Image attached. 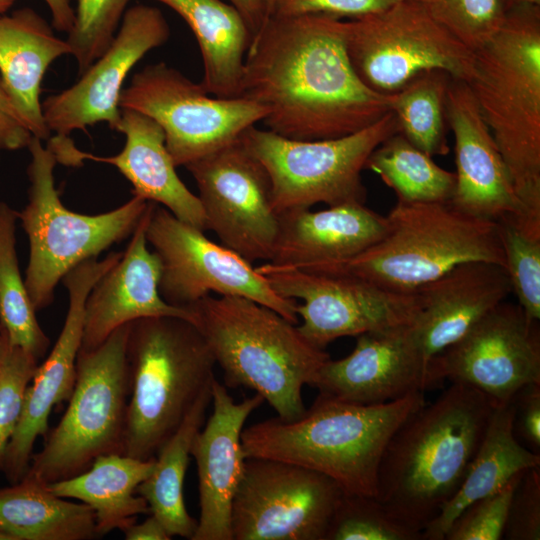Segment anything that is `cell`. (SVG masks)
<instances>
[{"label": "cell", "mask_w": 540, "mask_h": 540, "mask_svg": "<svg viewBox=\"0 0 540 540\" xmlns=\"http://www.w3.org/2000/svg\"><path fill=\"white\" fill-rule=\"evenodd\" d=\"M347 21L275 16L252 38L238 98L267 109L268 130L293 140L358 132L391 111L392 94L368 88L346 50Z\"/></svg>", "instance_id": "cell-1"}, {"label": "cell", "mask_w": 540, "mask_h": 540, "mask_svg": "<svg viewBox=\"0 0 540 540\" xmlns=\"http://www.w3.org/2000/svg\"><path fill=\"white\" fill-rule=\"evenodd\" d=\"M498 403L452 382L396 429L382 455L376 498L421 533L459 488Z\"/></svg>", "instance_id": "cell-2"}, {"label": "cell", "mask_w": 540, "mask_h": 540, "mask_svg": "<svg viewBox=\"0 0 540 540\" xmlns=\"http://www.w3.org/2000/svg\"><path fill=\"white\" fill-rule=\"evenodd\" d=\"M425 403L423 391L371 405L319 393L298 418L253 424L243 429L241 441L247 457L296 464L326 475L347 494L376 497L390 438Z\"/></svg>", "instance_id": "cell-3"}, {"label": "cell", "mask_w": 540, "mask_h": 540, "mask_svg": "<svg viewBox=\"0 0 540 540\" xmlns=\"http://www.w3.org/2000/svg\"><path fill=\"white\" fill-rule=\"evenodd\" d=\"M229 387L254 390L291 421L304 413L302 390L330 359L297 325L252 299L207 295L185 307Z\"/></svg>", "instance_id": "cell-4"}, {"label": "cell", "mask_w": 540, "mask_h": 540, "mask_svg": "<svg viewBox=\"0 0 540 540\" xmlns=\"http://www.w3.org/2000/svg\"><path fill=\"white\" fill-rule=\"evenodd\" d=\"M469 86L524 210L540 212V6L507 11L474 51Z\"/></svg>", "instance_id": "cell-5"}, {"label": "cell", "mask_w": 540, "mask_h": 540, "mask_svg": "<svg viewBox=\"0 0 540 540\" xmlns=\"http://www.w3.org/2000/svg\"><path fill=\"white\" fill-rule=\"evenodd\" d=\"M130 392L124 454L155 458L215 379L212 352L198 328L176 316L130 323Z\"/></svg>", "instance_id": "cell-6"}, {"label": "cell", "mask_w": 540, "mask_h": 540, "mask_svg": "<svg viewBox=\"0 0 540 540\" xmlns=\"http://www.w3.org/2000/svg\"><path fill=\"white\" fill-rule=\"evenodd\" d=\"M386 217L388 231L381 240L322 274H346L391 292L412 293L462 263L505 267L496 221L461 212L449 202L399 200Z\"/></svg>", "instance_id": "cell-7"}, {"label": "cell", "mask_w": 540, "mask_h": 540, "mask_svg": "<svg viewBox=\"0 0 540 540\" xmlns=\"http://www.w3.org/2000/svg\"><path fill=\"white\" fill-rule=\"evenodd\" d=\"M27 148L31 155L28 201L17 214L29 242L24 281L35 310L40 311L53 302L55 288L68 271L132 235L149 201L132 196L105 213L73 212L55 187L58 161L52 149L36 137Z\"/></svg>", "instance_id": "cell-8"}, {"label": "cell", "mask_w": 540, "mask_h": 540, "mask_svg": "<svg viewBox=\"0 0 540 540\" xmlns=\"http://www.w3.org/2000/svg\"><path fill=\"white\" fill-rule=\"evenodd\" d=\"M129 326L116 329L95 349L79 350L68 407L33 454L28 474L51 483L87 470L99 456L124 454Z\"/></svg>", "instance_id": "cell-9"}, {"label": "cell", "mask_w": 540, "mask_h": 540, "mask_svg": "<svg viewBox=\"0 0 540 540\" xmlns=\"http://www.w3.org/2000/svg\"><path fill=\"white\" fill-rule=\"evenodd\" d=\"M397 132L398 122L390 111L374 124L339 138L293 140L254 125L240 139L266 168L272 205L280 215L317 203L365 204L361 172L374 149Z\"/></svg>", "instance_id": "cell-10"}, {"label": "cell", "mask_w": 540, "mask_h": 540, "mask_svg": "<svg viewBox=\"0 0 540 540\" xmlns=\"http://www.w3.org/2000/svg\"><path fill=\"white\" fill-rule=\"evenodd\" d=\"M346 50L359 79L391 94L422 71L440 69L467 81L474 51L437 22L419 0L347 21Z\"/></svg>", "instance_id": "cell-11"}, {"label": "cell", "mask_w": 540, "mask_h": 540, "mask_svg": "<svg viewBox=\"0 0 540 540\" xmlns=\"http://www.w3.org/2000/svg\"><path fill=\"white\" fill-rule=\"evenodd\" d=\"M119 106L141 112L161 126L176 167L232 143L267 115L256 102L211 96L201 83L163 62L135 73L122 90Z\"/></svg>", "instance_id": "cell-12"}, {"label": "cell", "mask_w": 540, "mask_h": 540, "mask_svg": "<svg viewBox=\"0 0 540 540\" xmlns=\"http://www.w3.org/2000/svg\"><path fill=\"white\" fill-rule=\"evenodd\" d=\"M145 233L161 262L159 292L167 303L185 308L213 292L242 296L298 325L296 300L277 294L253 263L165 207L150 201Z\"/></svg>", "instance_id": "cell-13"}, {"label": "cell", "mask_w": 540, "mask_h": 540, "mask_svg": "<svg viewBox=\"0 0 540 540\" xmlns=\"http://www.w3.org/2000/svg\"><path fill=\"white\" fill-rule=\"evenodd\" d=\"M344 493L314 470L247 457L232 504V540H325Z\"/></svg>", "instance_id": "cell-14"}, {"label": "cell", "mask_w": 540, "mask_h": 540, "mask_svg": "<svg viewBox=\"0 0 540 540\" xmlns=\"http://www.w3.org/2000/svg\"><path fill=\"white\" fill-rule=\"evenodd\" d=\"M280 296L302 300L300 333L324 349L332 341L411 323L415 292L398 293L346 274H322L264 263L256 267Z\"/></svg>", "instance_id": "cell-15"}, {"label": "cell", "mask_w": 540, "mask_h": 540, "mask_svg": "<svg viewBox=\"0 0 540 540\" xmlns=\"http://www.w3.org/2000/svg\"><path fill=\"white\" fill-rule=\"evenodd\" d=\"M185 167L197 185L206 229L249 262H268L279 230L272 183L240 137Z\"/></svg>", "instance_id": "cell-16"}, {"label": "cell", "mask_w": 540, "mask_h": 540, "mask_svg": "<svg viewBox=\"0 0 540 540\" xmlns=\"http://www.w3.org/2000/svg\"><path fill=\"white\" fill-rule=\"evenodd\" d=\"M433 386L450 380L483 392L498 404L540 383V327L517 304L501 302L455 343L434 356Z\"/></svg>", "instance_id": "cell-17"}, {"label": "cell", "mask_w": 540, "mask_h": 540, "mask_svg": "<svg viewBox=\"0 0 540 540\" xmlns=\"http://www.w3.org/2000/svg\"><path fill=\"white\" fill-rule=\"evenodd\" d=\"M170 36L169 25L153 6L135 5L125 11L121 26L105 52L69 88L42 103L50 132L69 137L74 130L106 122L116 130L121 119L119 106L124 81L134 65Z\"/></svg>", "instance_id": "cell-18"}, {"label": "cell", "mask_w": 540, "mask_h": 540, "mask_svg": "<svg viewBox=\"0 0 540 540\" xmlns=\"http://www.w3.org/2000/svg\"><path fill=\"white\" fill-rule=\"evenodd\" d=\"M111 252L103 259L90 258L73 267L62 278L69 304L62 330L26 390L17 427L6 449L2 470L16 483L28 471L36 440L48 432L54 406L68 400L74 388L76 361L82 344L85 304L95 283L122 257Z\"/></svg>", "instance_id": "cell-19"}, {"label": "cell", "mask_w": 540, "mask_h": 540, "mask_svg": "<svg viewBox=\"0 0 540 540\" xmlns=\"http://www.w3.org/2000/svg\"><path fill=\"white\" fill-rule=\"evenodd\" d=\"M353 351L328 359L311 387L356 404H381L433 387L430 361L415 346L407 324L360 334Z\"/></svg>", "instance_id": "cell-20"}, {"label": "cell", "mask_w": 540, "mask_h": 540, "mask_svg": "<svg viewBox=\"0 0 540 540\" xmlns=\"http://www.w3.org/2000/svg\"><path fill=\"white\" fill-rule=\"evenodd\" d=\"M213 411L191 446L198 475L200 517L191 540H232L231 510L247 456L241 435L249 415L264 399L259 394L235 402L216 378Z\"/></svg>", "instance_id": "cell-21"}, {"label": "cell", "mask_w": 540, "mask_h": 540, "mask_svg": "<svg viewBox=\"0 0 540 540\" xmlns=\"http://www.w3.org/2000/svg\"><path fill=\"white\" fill-rule=\"evenodd\" d=\"M116 131L126 140L122 151L113 156L83 152L69 137H51L47 145L58 163L66 166L82 165L84 160L113 165L131 183L133 196L159 204L181 221L207 230L201 202L177 175L161 126L141 112L121 109Z\"/></svg>", "instance_id": "cell-22"}, {"label": "cell", "mask_w": 540, "mask_h": 540, "mask_svg": "<svg viewBox=\"0 0 540 540\" xmlns=\"http://www.w3.org/2000/svg\"><path fill=\"white\" fill-rule=\"evenodd\" d=\"M446 120L454 136L456 163L449 203L461 212L492 221L523 211L507 165L463 80L450 81Z\"/></svg>", "instance_id": "cell-23"}, {"label": "cell", "mask_w": 540, "mask_h": 540, "mask_svg": "<svg viewBox=\"0 0 540 540\" xmlns=\"http://www.w3.org/2000/svg\"><path fill=\"white\" fill-rule=\"evenodd\" d=\"M417 311L407 330L421 354L431 359L460 339L512 293L505 267L471 261L414 291Z\"/></svg>", "instance_id": "cell-24"}, {"label": "cell", "mask_w": 540, "mask_h": 540, "mask_svg": "<svg viewBox=\"0 0 540 540\" xmlns=\"http://www.w3.org/2000/svg\"><path fill=\"white\" fill-rule=\"evenodd\" d=\"M149 206L150 201L121 259L88 294L82 350L97 348L116 329L141 318L176 316L193 323L190 309L167 303L159 292L161 262L145 233Z\"/></svg>", "instance_id": "cell-25"}, {"label": "cell", "mask_w": 540, "mask_h": 540, "mask_svg": "<svg viewBox=\"0 0 540 540\" xmlns=\"http://www.w3.org/2000/svg\"><path fill=\"white\" fill-rule=\"evenodd\" d=\"M278 216V235L268 263L314 273H327L347 262L388 231L387 217L363 203L291 210Z\"/></svg>", "instance_id": "cell-26"}, {"label": "cell", "mask_w": 540, "mask_h": 540, "mask_svg": "<svg viewBox=\"0 0 540 540\" xmlns=\"http://www.w3.org/2000/svg\"><path fill=\"white\" fill-rule=\"evenodd\" d=\"M71 54L36 11L25 7L0 15V78L6 94L33 137L49 140L40 102L46 70L58 57Z\"/></svg>", "instance_id": "cell-27"}, {"label": "cell", "mask_w": 540, "mask_h": 540, "mask_svg": "<svg viewBox=\"0 0 540 540\" xmlns=\"http://www.w3.org/2000/svg\"><path fill=\"white\" fill-rule=\"evenodd\" d=\"M513 416L512 400L496 406L459 488L424 527L422 540H444L451 523L468 505L500 490L517 474L540 467V454L516 438Z\"/></svg>", "instance_id": "cell-28"}, {"label": "cell", "mask_w": 540, "mask_h": 540, "mask_svg": "<svg viewBox=\"0 0 540 540\" xmlns=\"http://www.w3.org/2000/svg\"><path fill=\"white\" fill-rule=\"evenodd\" d=\"M156 1L179 14L192 30L202 56L200 83L205 90L218 98H238L252 41V33L238 10L221 0Z\"/></svg>", "instance_id": "cell-29"}, {"label": "cell", "mask_w": 540, "mask_h": 540, "mask_svg": "<svg viewBox=\"0 0 540 540\" xmlns=\"http://www.w3.org/2000/svg\"><path fill=\"white\" fill-rule=\"evenodd\" d=\"M155 458L142 460L125 454H107L70 478L48 483L55 495L76 499L95 514L98 537L113 530L123 531L141 514L150 512L137 487L151 474Z\"/></svg>", "instance_id": "cell-30"}, {"label": "cell", "mask_w": 540, "mask_h": 540, "mask_svg": "<svg viewBox=\"0 0 540 540\" xmlns=\"http://www.w3.org/2000/svg\"><path fill=\"white\" fill-rule=\"evenodd\" d=\"M0 527L15 540H90L98 537L94 511L59 497L26 473L0 489Z\"/></svg>", "instance_id": "cell-31"}, {"label": "cell", "mask_w": 540, "mask_h": 540, "mask_svg": "<svg viewBox=\"0 0 540 540\" xmlns=\"http://www.w3.org/2000/svg\"><path fill=\"white\" fill-rule=\"evenodd\" d=\"M210 403L211 387L197 398L181 425L159 450L151 474L136 489L171 538L191 540L197 528V520L185 506L184 479L194 437L203 426Z\"/></svg>", "instance_id": "cell-32"}, {"label": "cell", "mask_w": 540, "mask_h": 540, "mask_svg": "<svg viewBox=\"0 0 540 540\" xmlns=\"http://www.w3.org/2000/svg\"><path fill=\"white\" fill-rule=\"evenodd\" d=\"M365 169L376 173L403 202H449L455 189V173L441 168L400 132L374 149Z\"/></svg>", "instance_id": "cell-33"}, {"label": "cell", "mask_w": 540, "mask_h": 540, "mask_svg": "<svg viewBox=\"0 0 540 540\" xmlns=\"http://www.w3.org/2000/svg\"><path fill=\"white\" fill-rule=\"evenodd\" d=\"M452 77L444 70L422 71L391 93L399 132L431 157L446 155V98Z\"/></svg>", "instance_id": "cell-34"}, {"label": "cell", "mask_w": 540, "mask_h": 540, "mask_svg": "<svg viewBox=\"0 0 540 540\" xmlns=\"http://www.w3.org/2000/svg\"><path fill=\"white\" fill-rule=\"evenodd\" d=\"M18 211L0 202V326L9 341L38 360L50 341L42 330L21 276L16 253Z\"/></svg>", "instance_id": "cell-35"}, {"label": "cell", "mask_w": 540, "mask_h": 540, "mask_svg": "<svg viewBox=\"0 0 540 540\" xmlns=\"http://www.w3.org/2000/svg\"><path fill=\"white\" fill-rule=\"evenodd\" d=\"M496 223L512 293L525 314L539 321L540 213H509Z\"/></svg>", "instance_id": "cell-36"}, {"label": "cell", "mask_w": 540, "mask_h": 540, "mask_svg": "<svg viewBox=\"0 0 540 540\" xmlns=\"http://www.w3.org/2000/svg\"><path fill=\"white\" fill-rule=\"evenodd\" d=\"M325 540H422L394 518L376 497L344 493Z\"/></svg>", "instance_id": "cell-37"}, {"label": "cell", "mask_w": 540, "mask_h": 540, "mask_svg": "<svg viewBox=\"0 0 540 540\" xmlns=\"http://www.w3.org/2000/svg\"><path fill=\"white\" fill-rule=\"evenodd\" d=\"M427 12L472 51L501 27L505 0H419Z\"/></svg>", "instance_id": "cell-38"}, {"label": "cell", "mask_w": 540, "mask_h": 540, "mask_svg": "<svg viewBox=\"0 0 540 540\" xmlns=\"http://www.w3.org/2000/svg\"><path fill=\"white\" fill-rule=\"evenodd\" d=\"M129 0H77L67 42L82 74L113 41Z\"/></svg>", "instance_id": "cell-39"}, {"label": "cell", "mask_w": 540, "mask_h": 540, "mask_svg": "<svg viewBox=\"0 0 540 540\" xmlns=\"http://www.w3.org/2000/svg\"><path fill=\"white\" fill-rule=\"evenodd\" d=\"M38 361L28 351L12 344L6 332L0 328V469Z\"/></svg>", "instance_id": "cell-40"}, {"label": "cell", "mask_w": 540, "mask_h": 540, "mask_svg": "<svg viewBox=\"0 0 540 540\" xmlns=\"http://www.w3.org/2000/svg\"><path fill=\"white\" fill-rule=\"evenodd\" d=\"M524 472L514 476L500 490L468 505L451 523L444 540L502 539L510 502Z\"/></svg>", "instance_id": "cell-41"}, {"label": "cell", "mask_w": 540, "mask_h": 540, "mask_svg": "<svg viewBox=\"0 0 540 540\" xmlns=\"http://www.w3.org/2000/svg\"><path fill=\"white\" fill-rule=\"evenodd\" d=\"M503 538L540 539V467L522 474L510 502Z\"/></svg>", "instance_id": "cell-42"}, {"label": "cell", "mask_w": 540, "mask_h": 540, "mask_svg": "<svg viewBox=\"0 0 540 540\" xmlns=\"http://www.w3.org/2000/svg\"><path fill=\"white\" fill-rule=\"evenodd\" d=\"M397 1L399 0H275L269 16L326 15L338 19H356L384 10Z\"/></svg>", "instance_id": "cell-43"}, {"label": "cell", "mask_w": 540, "mask_h": 540, "mask_svg": "<svg viewBox=\"0 0 540 540\" xmlns=\"http://www.w3.org/2000/svg\"><path fill=\"white\" fill-rule=\"evenodd\" d=\"M513 431L525 447L540 454V383L521 388L512 398Z\"/></svg>", "instance_id": "cell-44"}, {"label": "cell", "mask_w": 540, "mask_h": 540, "mask_svg": "<svg viewBox=\"0 0 540 540\" xmlns=\"http://www.w3.org/2000/svg\"><path fill=\"white\" fill-rule=\"evenodd\" d=\"M32 137L6 94L0 78V152L27 148Z\"/></svg>", "instance_id": "cell-45"}, {"label": "cell", "mask_w": 540, "mask_h": 540, "mask_svg": "<svg viewBox=\"0 0 540 540\" xmlns=\"http://www.w3.org/2000/svg\"><path fill=\"white\" fill-rule=\"evenodd\" d=\"M126 540H169L171 536L167 533L163 524L157 517L151 514L143 522H136L123 530Z\"/></svg>", "instance_id": "cell-46"}, {"label": "cell", "mask_w": 540, "mask_h": 540, "mask_svg": "<svg viewBox=\"0 0 540 540\" xmlns=\"http://www.w3.org/2000/svg\"><path fill=\"white\" fill-rule=\"evenodd\" d=\"M244 18L252 38L257 34L267 19L262 0H228Z\"/></svg>", "instance_id": "cell-47"}, {"label": "cell", "mask_w": 540, "mask_h": 540, "mask_svg": "<svg viewBox=\"0 0 540 540\" xmlns=\"http://www.w3.org/2000/svg\"><path fill=\"white\" fill-rule=\"evenodd\" d=\"M47 4L53 27L61 32L69 33L73 27L75 10L71 0H44Z\"/></svg>", "instance_id": "cell-48"}, {"label": "cell", "mask_w": 540, "mask_h": 540, "mask_svg": "<svg viewBox=\"0 0 540 540\" xmlns=\"http://www.w3.org/2000/svg\"><path fill=\"white\" fill-rule=\"evenodd\" d=\"M507 11L511 8L523 5L540 6V0H505Z\"/></svg>", "instance_id": "cell-49"}, {"label": "cell", "mask_w": 540, "mask_h": 540, "mask_svg": "<svg viewBox=\"0 0 540 540\" xmlns=\"http://www.w3.org/2000/svg\"><path fill=\"white\" fill-rule=\"evenodd\" d=\"M15 0H0V15L5 14L11 6L13 5Z\"/></svg>", "instance_id": "cell-50"}, {"label": "cell", "mask_w": 540, "mask_h": 540, "mask_svg": "<svg viewBox=\"0 0 540 540\" xmlns=\"http://www.w3.org/2000/svg\"><path fill=\"white\" fill-rule=\"evenodd\" d=\"M275 0H262L267 17L270 15Z\"/></svg>", "instance_id": "cell-51"}, {"label": "cell", "mask_w": 540, "mask_h": 540, "mask_svg": "<svg viewBox=\"0 0 540 540\" xmlns=\"http://www.w3.org/2000/svg\"><path fill=\"white\" fill-rule=\"evenodd\" d=\"M0 540H15L12 535L0 527Z\"/></svg>", "instance_id": "cell-52"}, {"label": "cell", "mask_w": 540, "mask_h": 540, "mask_svg": "<svg viewBox=\"0 0 540 540\" xmlns=\"http://www.w3.org/2000/svg\"><path fill=\"white\" fill-rule=\"evenodd\" d=\"M1 328V327H0Z\"/></svg>", "instance_id": "cell-53"}]
</instances>
